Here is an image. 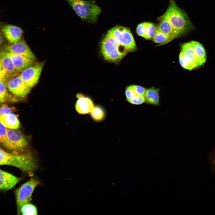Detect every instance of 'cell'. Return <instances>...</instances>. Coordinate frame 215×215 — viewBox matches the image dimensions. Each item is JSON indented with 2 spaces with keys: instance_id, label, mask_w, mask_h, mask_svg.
Masks as SVG:
<instances>
[{
  "instance_id": "obj_1",
  "label": "cell",
  "mask_w": 215,
  "mask_h": 215,
  "mask_svg": "<svg viewBox=\"0 0 215 215\" xmlns=\"http://www.w3.org/2000/svg\"><path fill=\"white\" fill-rule=\"evenodd\" d=\"M160 17L169 21L179 36L195 28L186 12L178 6L174 0H170L167 9Z\"/></svg>"
},
{
  "instance_id": "obj_2",
  "label": "cell",
  "mask_w": 215,
  "mask_h": 215,
  "mask_svg": "<svg viewBox=\"0 0 215 215\" xmlns=\"http://www.w3.org/2000/svg\"><path fill=\"white\" fill-rule=\"evenodd\" d=\"M0 165L14 166L31 175L37 168L36 160L29 153L24 154H16L1 148Z\"/></svg>"
},
{
  "instance_id": "obj_3",
  "label": "cell",
  "mask_w": 215,
  "mask_h": 215,
  "mask_svg": "<svg viewBox=\"0 0 215 215\" xmlns=\"http://www.w3.org/2000/svg\"><path fill=\"white\" fill-rule=\"evenodd\" d=\"M72 7L81 19L89 23H95L102 12L101 8L95 1L65 0Z\"/></svg>"
},
{
  "instance_id": "obj_4",
  "label": "cell",
  "mask_w": 215,
  "mask_h": 215,
  "mask_svg": "<svg viewBox=\"0 0 215 215\" xmlns=\"http://www.w3.org/2000/svg\"><path fill=\"white\" fill-rule=\"evenodd\" d=\"M181 52L193 69L201 66L206 61L205 50L198 42L192 41L183 44Z\"/></svg>"
},
{
  "instance_id": "obj_5",
  "label": "cell",
  "mask_w": 215,
  "mask_h": 215,
  "mask_svg": "<svg viewBox=\"0 0 215 215\" xmlns=\"http://www.w3.org/2000/svg\"><path fill=\"white\" fill-rule=\"evenodd\" d=\"M101 51L105 59L113 62H119L129 52L108 33L101 42Z\"/></svg>"
},
{
  "instance_id": "obj_6",
  "label": "cell",
  "mask_w": 215,
  "mask_h": 215,
  "mask_svg": "<svg viewBox=\"0 0 215 215\" xmlns=\"http://www.w3.org/2000/svg\"><path fill=\"white\" fill-rule=\"evenodd\" d=\"M8 140L6 150L16 154H24L27 152L28 143L22 132L18 129L7 128Z\"/></svg>"
},
{
  "instance_id": "obj_7",
  "label": "cell",
  "mask_w": 215,
  "mask_h": 215,
  "mask_svg": "<svg viewBox=\"0 0 215 215\" xmlns=\"http://www.w3.org/2000/svg\"><path fill=\"white\" fill-rule=\"evenodd\" d=\"M107 33L110 34L121 45L129 52L136 50L137 47L132 34L130 29L116 25L110 29Z\"/></svg>"
},
{
  "instance_id": "obj_8",
  "label": "cell",
  "mask_w": 215,
  "mask_h": 215,
  "mask_svg": "<svg viewBox=\"0 0 215 215\" xmlns=\"http://www.w3.org/2000/svg\"><path fill=\"white\" fill-rule=\"evenodd\" d=\"M39 183L37 180L32 178L16 191L15 194L17 209L19 214L22 205L31 200L33 191Z\"/></svg>"
},
{
  "instance_id": "obj_9",
  "label": "cell",
  "mask_w": 215,
  "mask_h": 215,
  "mask_svg": "<svg viewBox=\"0 0 215 215\" xmlns=\"http://www.w3.org/2000/svg\"><path fill=\"white\" fill-rule=\"evenodd\" d=\"M44 64V62L36 63L21 72V77L30 88L31 89L38 83Z\"/></svg>"
},
{
  "instance_id": "obj_10",
  "label": "cell",
  "mask_w": 215,
  "mask_h": 215,
  "mask_svg": "<svg viewBox=\"0 0 215 215\" xmlns=\"http://www.w3.org/2000/svg\"><path fill=\"white\" fill-rule=\"evenodd\" d=\"M6 85L10 93L19 100L24 98L31 89L25 83L20 75L9 80Z\"/></svg>"
},
{
  "instance_id": "obj_11",
  "label": "cell",
  "mask_w": 215,
  "mask_h": 215,
  "mask_svg": "<svg viewBox=\"0 0 215 215\" xmlns=\"http://www.w3.org/2000/svg\"><path fill=\"white\" fill-rule=\"evenodd\" d=\"M0 65L6 83L19 73L16 69L7 50L2 47L0 48Z\"/></svg>"
},
{
  "instance_id": "obj_12",
  "label": "cell",
  "mask_w": 215,
  "mask_h": 215,
  "mask_svg": "<svg viewBox=\"0 0 215 215\" xmlns=\"http://www.w3.org/2000/svg\"><path fill=\"white\" fill-rule=\"evenodd\" d=\"M2 47L12 53L23 56L36 60V58L23 38L13 43L4 44Z\"/></svg>"
},
{
  "instance_id": "obj_13",
  "label": "cell",
  "mask_w": 215,
  "mask_h": 215,
  "mask_svg": "<svg viewBox=\"0 0 215 215\" xmlns=\"http://www.w3.org/2000/svg\"><path fill=\"white\" fill-rule=\"evenodd\" d=\"M0 31L10 44L19 41L23 33V30L20 27L1 22Z\"/></svg>"
},
{
  "instance_id": "obj_14",
  "label": "cell",
  "mask_w": 215,
  "mask_h": 215,
  "mask_svg": "<svg viewBox=\"0 0 215 215\" xmlns=\"http://www.w3.org/2000/svg\"><path fill=\"white\" fill-rule=\"evenodd\" d=\"M7 52L16 69L19 73L26 68L36 63V60L23 56Z\"/></svg>"
},
{
  "instance_id": "obj_15",
  "label": "cell",
  "mask_w": 215,
  "mask_h": 215,
  "mask_svg": "<svg viewBox=\"0 0 215 215\" xmlns=\"http://www.w3.org/2000/svg\"><path fill=\"white\" fill-rule=\"evenodd\" d=\"M21 179L0 169V190H7L13 188Z\"/></svg>"
},
{
  "instance_id": "obj_16",
  "label": "cell",
  "mask_w": 215,
  "mask_h": 215,
  "mask_svg": "<svg viewBox=\"0 0 215 215\" xmlns=\"http://www.w3.org/2000/svg\"><path fill=\"white\" fill-rule=\"evenodd\" d=\"M78 99L75 105L76 111L81 114L90 113L94 107L92 100L84 96Z\"/></svg>"
},
{
  "instance_id": "obj_17",
  "label": "cell",
  "mask_w": 215,
  "mask_h": 215,
  "mask_svg": "<svg viewBox=\"0 0 215 215\" xmlns=\"http://www.w3.org/2000/svg\"><path fill=\"white\" fill-rule=\"evenodd\" d=\"M159 23L157 30L169 36L172 40L179 36L169 21L166 19L159 17L158 18Z\"/></svg>"
},
{
  "instance_id": "obj_18",
  "label": "cell",
  "mask_w": 215,
  "mask_h": 215,
  "mask_svg": "<svg viewBox=\"0 0 215 215\" xmlns=\"http://www.w3.org/2000/svg\"><path fill=\"white\" fill-rule=\"evenodd\" d=\"M0 122L7 128L18 129L20 127L19 119L13 113L0 116Z\"/></svg>"
},
{
  "instance_id": "obj_19",
  "label": "cell",
  "mask_w": 215,
  "mask_h": 215,
  "mask_svg": "<svg viewBox=\"0 0 215 215\" xmlns=\"http://www.w3.org/2000/svg\"><path fill=\"white\" fill-rule=\"evenodd\" d=\"M19 100L8 90L6 83L0 80V105L7 102H15Z\"/></svg>"
},
{
  "instance_id": "obj_20",
  "label": "cell",
  "mask_w": 215,
  "mask_h": 215,
  "mask_svg": "<svg viewBox=\"0 0 215 215\" xmlns=\"http://www.w3.org/2000/svg\"><path fill=\"white\" fill-rule=\"evenodd\" d=\"M159 88L154 87L146 89L144 95L145 102L147 104L159 106Z\"/></svg>"
},
{
  "instance_id": "obj_21",
  "label": "cell",
  "mask_w": 215,
  "mask_h": 215,
  "mask_svg": "<svg viewBox=\"0 0 215 215\" xmlns=\"http://www.w3.org/2000/svg\"><path fill=\"white\" fill-rule=\"evenodd\" d=\"M22 215H37V209L35 206L29 202L22 205L20 208L19 214Z\"/></svg>"
},
{
  "instance_id": "obj_22",
  "label": "cell",
  "mask_w": 215,
  "mask_h": 215,
  "mask_svg": "<svg viewBox=\"0 0 215 215\" xmlns=\"http://www.w3.org/2000/svg\"><path fill=\"white\" fill-rule=\"evenodd\" d=\"M90 116L96 122L102 120L105 117V112L103 108L99 106L94 107L91 111Z\"/></svg>"
},
{
  "instance_id": "obj_23",
  "label": "cell",
  "mask_w": 215,
  "mask_h": 215,
  "mask_svg": "<svg viewBox=\"0 0 215 215\" xmlns=\"http://www.w3.org/2000/svg\"><path fill=\"white\" fill-rule=\"evenodd\" d=\"M7 130V128L0 122V145L6 150L8 143Z\"/></svg>"
},
{
  "instance_id": "obj_24",
  "label": "cell",
  "mask_w": 215,
  "mask_h": 215,
  "mask_svg": "<svg viewBox=\"0 0 215 215\" xmlns=\"http://www.w3.org/2000/svg\"><path fill=\"white\" fill-rule=\"evenodd\" d=\"M153 42L157 43L164 44L169 42L172 39L169 36L166 35L157 30L155 36L153 38Z\"/></svg>"
},
{
  "instance_id": "obj_25",
  "label": "cell",
  "mask_w": 215,
  "mask_h": 215,
  "mask_svg": "<svg viewBox=\"0 0 215 215\" xmlns=\"http://www.w3.org/2000/svg\"><path fill=\"white\" fill-rule=\"evenodd\" d=\"M157 28L152 23L147 22L145 38L150 39L153 37L156 33Z\"/></svg>"
},
{
  "instance_id": "obj_26",
  "label": "cell",
  "mask_w": 215,
  "mask_h": 215,
  "mask_svg": "<svg viewBox=\"0 0 215 215\" xmlns=\"http://www.w3.org/2000/svg\"><path fill=\"white\" fill-rule=\"evenodd\" d=\"M0 106V116L12 113L16 110L14 107H9L5 104L3 103Z\"/></svg>"
},
{
  "instance_id": "obj_27",
  "label": "cell",
  "mask_w": 215,
  "mask_h": 215,
  "mask_svg": "<svg viewBox=\"0 0 215 215\" xmlns=\"http://www.w3.org/2000/svg\"><path fill=\"white\" fill-rule=\"evenodd\" d=\"M132 89L136 96H144L146 89L143 87L133 85L129 86Z\"/></svg>"
},
{
  "instance_id": "obj_28",
  "label": "cell",
  "mask_w": 215,
  "mask_h": 215,
  "mask_svg": "<svg viewBox=\"0 0 215 215\" xmlns=\"http://www.w3.org/2000/svg\"><path fill=\"white\" fill-rule=\"evenodd\" d=\"M128 101L131 104L136 105H140L145 102L144 96H136Z\"/></svg>"
},
{
  "instance_id": "obj_29",
  "label": "cell",
  "mask_w": 215,
  "mask_h": 215,
  "mask_svg": "<svg viewBox=\"0 0 215 215\" xmlns=\"http://www.w3.org/2000/svg\"><path fill=\"white\" fill-rule=\"evenodd\" d=\"M147 22L139 24L136 28V32L138 35L145 38Z\"/></svg>"
},
{
  "instance_id": "obj_30",
  "label": "cell",
  "mask_w": 215,
  "mask_h": 215,
  "mask_svg": "<svg viewBox=\"0 0 215 215\" xmlns=\"http://www.w3.org/2000/svg\"><path fill=\"white\" fill-rule=\"evenodd\" d=\"M179 61L180 64L184 68L189 70H193L191 67L185 60L181 52L179 55Z\"/></svg>"
},
{
  "instance_id": "obj_31",
  "label": "cell",
  "mask_w": 215,
  "mask_h": 215,
  "mask_svg": "<svg viewBox=\"0 0 215 215\" xmlns=\"http://www.w3.org/2000/svg\"><path fill=\"white\" fill-rule=\"evenodd\" d=\"M125 94L127 101L130 100L136 96L133 91L129 86L126 88Z\"/></svg>"
},
{
  "instance_id": "obj_32",
  "label": "cell",
  "mask_w": 215,
  "mask_h": 215,
  "mask_svg": "<svg viewBox=\"0 0 215 215\" xmlns=\"http://www.w3.org/2000/svg\"><path fill=\"white\" fill-rule=\"evenodd\" d=\"M0 80H2L6 84V81L5 79V77L3 73L2 69L1 68L0 65Z\"/></svg>"
},
{
  "instance_id": "obj_33",
  "label": "cell",
  "mask_w": 215,
  "mask_h": 215,
  "mask_svg": "<svg viewBox=\"0 0 215 215\" xmlns=\"http://www.w3.org/2000/svg\"><path fill=\"white\" fill-rule=\"evenodd\" d=\"M4 37L0 31V46L2 44L4 41Z\"/></svg>"
},
{
  "instance_id": "obj_34",
  "label": "cell",
  "mask_w": 215,
  "mask_h": 215,
  "mask_svg": "<svg viewBox=\"0 0 215 215\" xmlns=\"http://www.w3.org/2000/svg\"></svg>"
}]
</instances>
